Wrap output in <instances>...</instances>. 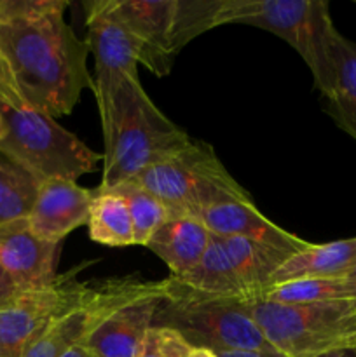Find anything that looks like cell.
Instances as JSON below:
<instances>
[{"label":"cell","mask_w":356,"mask_h":357,"mask_svg":"<svg viewBox=\"0 0 356 357\" xmlns=\"http://www.w3.org/2000/svg\"><path fill=\"white\" fill-rule=\"evenodd\" d=\"M65 0H0V66L23 103L49 117L68 115L93 91L89 45L65 21Z\"/></svg>","instance_id":"cell-1"},{"label":"cell","mask_w":356,"mask_h":357,"mask_svg":"<svg viewBox=\"0 0 356 357\" xmlns=\"http://www.w3.org/2000/svg\"><path fill=\"white\" fill-rule=\"evenodd\" d=\"M105 153L101 190H114L178 150L192 138L154 105L138 75L128 77L100 108Z\"/></svg>","instance_id":"cell-2"},{"label":"cell","mask_w":356,"mask_h":357,"mask_svg":"<svg viewBox=\"0 0 356 357\" xmlns=\"http://www.w3.org/2000/svg\"><path fill=\"white\" fill-rule=\"evenodd\" d=\"M0 114L6 128L0 153L38 183L77 181L84 174L94 173L103 159L56 119L23 103L7 82L0 84Z\"/></svg>","instance_id":"cell-3"},{"label":"cell","mask_w":356,"mask_h":357,"mask_svg":"<svg viewBox=\"0 0 356 357\" xmlns=\"http://www.w3.org/2000/svg\"><path fill=\"white\" fill-rule=\"evenodd\" d=\"M166 291L154 316L152 326L171 328L192 349L213 352L271 351L255 324L246 296L209 295L191 288L180 279H164Z\"/></svg>","instance_id":"cell-4"},{"label":"cell","mask_w":356,"mask_h":357,"mask_svg":"<svg viewBox=\"0 0 356 357\" xmlns=\"http://www.w3.org/2000/svg\"><path fill=\"white\" fill-rule=\"evenodd\" d=\"M133 181L159 199L173 216L198 218L199 213L220 202L251 201L246 188L220 162L213 146L198 139L147 167Z\"/></svg>","instance_id":"cell-5"},{"label":"cell","mask_w":356,"mask_h":357,"mask_svg":"<svg viewBox=\"0 0 356 357\" xmlns=\"http://www.w3.org/2000/svg\"><path fill=\"white\" fill-rule=\"evenodd\" d=\"M222 24H248L292 45L309 66L320 91L332 73V45L339 31L325 0H227Z\"/></svg>","instance_id":"cell-6"},{"label":"cell","mask_w":356,"mask_h":357,"mask_svg":"<svg viewBox=\"0 0 356 357\" xmlns=\"http://www.w3.org/2000/svg\"><path fill=\"white\" fill-rule=\"evenodd\" d=\"M248 307L269 345L286 357H316L356 345V300L285 305L255 296Z\"/></svg>","instance_id":"cell-7"},{"label":"cell","mask_w":356,"mask_h":357,"mask_svg":"<svg viewBox=\"0 0 356 357\" xmlns=\"http://www.w3.org/2000/svg\"><path fill=\"white\" fill-rule=\"evenodd\" d=\"M166 284L122 279L94 286L82 345L93 357H138Z\"/></svg>","instance_id":"cell-8"},{"label":"cell","mask_w":356,"mask_h":357,"mask_svg":"<svg viewBox=\"0 0 356 357\" xmlns=\"http://www.w3.org/2000/svg\"><path fill=\"white\" fill-rule=\"evenodd\" d=\"M75 272L58 275L47 288L24 291L0 309V357H21L40 331L65 309L86 295L89 286L75 281Z\"/></svg>","instance_id":"cell-9"},{"label":"cell","mask_w":356,"mask_h":357,"mask_svg":"<svg viewBox=\"0 0 356 357\" xmlns=\"http://www.w3.org/2000/svg\"><path fill=\"white\" fill-rule=\"evenodd\" d=\"M86 9L87 45L94 54L93 93L98 110L110 101L124 79L138 75V47L110 9V0H93Z\"/></svg>","instance_id":"cell-10"},{"label":"cell","mask_w":356,"mask_h":357,"mask_svg":"<svg viewBox=\"0 0 356 357\" xmlns=\"http://www.w3.org/2000/svg\"><path fill=\"white\" fill-rule=\"evenodd\" d=\"M110 9L138 47V63L164 77L177 56L171 51L175 0H110Z\"/></svg>","instance_id":"cell-11"},{"label":"cell","mask_w":356,"mask_h":357,"mask_svg":"<svg viewBox=\"0 0 356 357\" xmlns=\"http://www.w3.org/2000/svg\"><path fill=\"white\" fill-rule=\"evenodd\" d=\"M59 248L61 243L35 236L27 218L0 225V267L21 293L47 288L58 279Z\"/></svg>","instance_id":"cell-12"},{"label":"cell","mask_w":356,"mask_h":357,"mask_svg":"<svg viewBox=\"0 0 356 357\" xmlns=\"http://www.w3.org/2000/svg\"><path fill=\"white\" fill-rule=\"evenodd\" d=\"M94 190L77 181L49 180L38 185L27 222L37 237L51 243H63L79 227L87 225Z\"/></svg>","instance_id":"cell-13"},{"label":"cell","mask_w":356,"mask_h":357,"mask_svg":"<svg viewBox=\"0 0 356 357\" xmlns=\"http://www.w3.org/2000/svg\"><path fill=\"white\" fill-rule=\"evenodd\" d=\"M198 218L213 236L243 237L286 255H293L309 246L302 237L290 234L265 218L253 201L220 202L199 213Z\"/></svg>","instance_id":"cell-14"},{"label":"cell","mask_w":356,"mask_h":357,"mask_svg":"<svg viewBox=\"0 0 356 357\" xmlns=\"http://www.w3.org/2000/svg\"><path fill=\"white\" fill-rule=\"evenodd\" d=\"M213 234L195 216H171L150 237L147 248L170 267L173 278H185L205 255Z\"/></svg>","instance_id":"cell-15"},{"label":"cell","mask_w":356,"mask_h":357,"mask_svg":"<svg viewBox=\"0 0 356 357\" xmlns=\"http://www.w3.org/2000/svg\"><path fill=\"white\" fill-rule=\"evenodd\" d=\"M356 261V237L325 244H311L302 251L290 255L274 272L271 284L293 279L344 278Z\"/></svg>","instance_id":"cell-16"},{"label":"cell","mask_w":356,"mask_h":357,"mask_svg":"<svg viewBox=\"0 0 356 357\" xmlns=\"http://www.w3.org/2000/svg\"><path fill=\"white\" fill-rule=\"evenodd\" d=\"M335 124L356 139V42L341 33L332 45V73L321 91Z\"/></svg>","instance_id":"cell-17"},{"label":"cell","mask_w":356,"mask_h":357,"mask_svg":"<svg viewBox=\"0 0 356 357\" xmlns=\"http://www.w3.org/2000/svg\"><path fill=\"white\" fill-rule=\"evenodd\" d=\"M248 298L260 296L290 255L243 237H220Z\"/></svg>","instance_id":"cell-18"},{"label":"cell","mask_w":356,"mask_h":357,"mask_svg":"<svg viewBox=\"0 0 356 357\" xmlns=\"http://www.w3.org/2000/svg\"><path fill=\"white\" fill-rule=\"evenodd\" d=\"M93 289L87 288L82 300L59 312L28 345L21 357H63L70 349L82 344L91 323Z\"/></svg>","instance_id":"cell-19"},{"label":"cell","mask_w":356,"mask_h":357,"mask_svg":"<svg viewBox=\"0 0 356 357\" xmlns=\"http://www.w3.org/2000/svg\"><path fill=\"white\" fill-rule=\"evenodd\" d=\"M91 241L103 246L124 248L135 244L131 216L126 201L114 190H94L87 218Z\"/></svg>","instance_id":"cell-20"},{"label":"cell","mask_w":356,"mask_h":357,"mask_svg":"<svg viewBox=\"0 0 356 357\" xmlns=\"http://www.w3.org/2000/svg\"><path fill=\"white\" fill-rule=\"evenodd\" d=\"M180 281L198 291L209 293V295L246 296L234 271L232 261L227 255L225 246L218 236H212V241L199 264L191 274L181 278Z\"/></svg>","instance_id":"cell-21"},{"label":"cell","mask_w":356,"mask_h":357,"mask_svg":"<svg viewBox=\"0 0 356 357\" xmlns=\"http://www.w3.org/2000/svg\"><path fill=\"white\" fill-rule=\"evenodd\" d=\"M260 296L269 302L285 303V305L342 302V300H356V286L346 281L344 278L293 279V281L269 286Z\"/></svg>","instance_id":"cell-22"},{"label":"cell","mask_w":356,"mask_h":357,"mask_svg":"<svg viewBox=\"0 0 356 357\" xmlns=\"http://www.w3.org/2000/svg\"><path fill=\"white\" fill-rule=\"evenodd\" d=\"M227 0H175L171 51L177 56L188 42L212 28L222 26Z\"/></svg>","instance_id":"cell-23"},{"label":"cell","mask_w":356,"mask_h":357,"mask_svg":"<svg viewBox=\"0 0 356 357\" xmlns=\"http://www.w3.org/2000/svg\"><path fill=\"white\" fill-rule=\"evenodd\" d=\"M38 185L27 171L0 153V225L28 218Z\"/></svg>","instance_id":"cell-24"},{"label":"cell","mask_w":356,"mask_h":357,"mask_svg":"<svg viewBox=\"0 0 356 357\" xmlns=\"http://www.w3.org/2000/svg\"><path fill=\"white\" fill-rule=\"evenodd\" d=\"M114 192H117L126 201L129 216H131L135 244L138 246H147L150 237L159 230V227H163L173 216L159 199L154 197L150 192L136 185L135 181H128L114 188Z\"/></svg>","instance_id":"cell-25"},{"label":"cell","mask_w":356,"mask_h":357,"mask_svg":"<svg viewBox=\"0 0 356 357\" xmlns=\"http://www.w3.org/2000/svg\"><path fill=\"white\" fill-rule=\"evenodd\" d=\"M192 347L171 328L152 326L143 340L138 357H191Z\"/></svg>","instance_id":"cell-26"},{"label":"cell","mask_w":356,"mask_h":357,"mask_svg":"<svg viewBox=\"0 0 356 357\" xmlns=\"http://www.w3.org/2000/svg\"><path fill=\"white\" fill-rule=\"evenodd\" d=\"M21 295V291L17 289V286L14 284L13 279L7 275V272L0 267V309L6 305H9L10 302L17 298Z\"/></svg>","instance_id":"cell-27"},{"label":"cell","mask_w":356,"mask_h":357,"mask_svg":"<svg viewBox=\"0 0 356 357\" xmlns=\"http://www.w3.org/2000/svg\"><path fill=\"white\" fill-rule=\"evenodd\" d=\"M218 357H286L276 349L271 351H236V352H215Z\"/></svg>","instance_id":"cell-28"},{"label":"cell","mask_w":356,"mask_h":357,"mask_svg":"<svg viewBox=\"0 0 356 357\" xmlns=\"http://www.w3.org/2000/svg\"><path fill=\"white\" fill-rule=\"evenodd\" d=\"M316 357H356V347L355 345H349V347L334 349V351L325 352V354H320Z\"/></svg>","instance_id":"cell-29"},{"label":"cell","mask_w":356,"mask_h":357,"mask_svg":"<svg viewBox=\"0 0 356 357\" xmlns=\"http://www.w3.org/2000/svg\"><path fill=\"white\" fill-rule=\"evenodd\" d=\"M63 357H93V356L86 351V347H84L82 344H79V345H75V347L70 349V351L66 352Z\"/></svg>","instance_id":"cell-30"},{"label":"cell","mask_w":356,"mask_h":357,"mask_svg":"<svg viewBox=\"0 0 356 357\" xmlns=\"http://www.w3.org/2000/svg\"><path fill=\"white\" fill-rule=\"evenodd\" d=\"M191 357H218L213 351H208V349H192Z\"/></svg>","instance_id":"cell-31"},{"label":"cell","mask_w":356,"mask_h":357,"mask_svg":"<svg viewBox=\"0 0 356 357\" xmlns=\"http://www.w3.org/2000/svg\"><path fill=\"white\" fill-rule=\"evenodd\" d=\"M344 279H346V281L351 282L353 286H356V261H355V265H353V267L349 268L348 274L344 275Z\"/></svg>","instance_id":"cell-32"},{"label":"cell","mask_w":356,"mask_h":357,"mask_svg":"<svg viewBox=\"0 0 356 357\" xmlns=\"http://www.w3.org/2000/svg\"><path fill=\"white\" fill-rule=\"evenodd\" d=\"M3 132H6V128H3V119H2V114H0V139H2Z\"/></svg>","instance_id":"cell-33"},{"label":"cell","mask_w":356,"mask_h":357,"mask_svg":"<svg viewBox=\"0 0 356 357\" xmlns=\"http://www.w3.org/2000/svg\"><path fill=\"white\" fill-rule=\"evenodd\" d=\"M6 82V79H3V72H2V66H0V84Z\"/></svg>","instance_id":"cell-34"},{"label":"cell","mask_w":356,"mask_h":357,"mask_svg":"<svg viewBox=\"0 0 356 357\" xmlns=\"http://www.w3.org/2000/svg\"><path fill=\"white\" fill-rule=\"evenodd\" d=\"M355 347H356V345H355Z\"/></svg>","instance_id":"cell-35"}]
</instances>
